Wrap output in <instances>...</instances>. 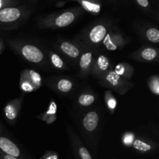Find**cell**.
<instances>
[{
	"label": "cell",
	"mask_w": 159,
	"mask_h": 159,
	"mask_svg": "<svg viewBox=\"0 0 159 159\" xmlns=\"http://www.w3.org/2000/svg\"><path fill=\"white\" fill-rule=\"evenodd\" d=\"M22 54L27 61L34 63H38L43 60V54L37 47L33 45H25L22 48Z\"/></svg>",
	"instance_id": "1"
},
{
	"label": "cell",
	"mask_w": 159,
	"mask_h": 159,
	"mask_svg": "<svg viewBox=\"0 0 159 159\" xmlns=\"http://www.w3.org/2000/svg\"><path fill=\"white\" fill-rule=\"evenodd\" d=\"M0 149L6 155L18 158L20 156V151L19 148L8 138L1 137L0 138Z\"/></svg>",
	"instance_id": "2"
},
{
	"label": "cell",
	"mask_w": 159,
	"mask_h": 159,
	"mask_svg": "<svg viewBox=\"0 0 159 159\" xmlns=\"http://www.w3.org/2000/svg\"><path fill=\"white\" fill-rule=\"evenodd\" d=\"M21 12L17 8L9 7L0 9V22L11 23L16 21L20 17Z\"/></svg>",
	"instance_id": "3"
},
{
	"label": "cell",
	"mask_w": 159,
	"mask_h": 159,
	"mask_svg": "<svg viewBox=\"0 0 159 159\" xmlns=\"http://www.w3.org/2000/svg\"><path fill=\"white\" fill-rule=\"evenodd\" d=\"M99 116L97 113L93 111L87 113L83 119V126L88 131H93L97 127Z\"/></svg>",
	"instance_id": "4"
},
{
	"label": "cell",
	"mask_w": 159,
	"mask_h": 159,
	"mask_svg": "<svg viewBox=\"0 0 159 159\" xmlns=\"http://www.w3.org/2000/svg\"><path fill=\"white\" fill-rule=\"evenodd\" d=\"M107 35V29L102 25H97L91 30L89 34V39L93 43H99L102 41Z\"/></svg>",
	"instance_id": "5"
},
{
	"label": "cell",
	"mask_w": 159,
	"mask_h": 159,
	"mask_svg": "<svg viewBox=\"0 0 159 159\" xmlns=\"http://www.w3.org/2000/svg\"><path fill=\"white\" fill-rule=\"evenodd\" d=\"M75 20V15L71 12H66L57 17L55 20L56 26L59 27H65L71 24Z\"/></svg>",
	"instance_id": "6"
},
{
	"label": "cell",
	"mask_w": 159,
	"mask_h": 159,
	"mask_svg": "<svg viewBox=\"0 0 159 159\" xmlns=\"http://www.w3.org/2000/svg\"><path fill=\"white\" fill-rule=\"evenodd\" d=\"M62 51L71 57H77L79 55V51L74 44L69 42H64L61 45Z\"/></svg>",
	"instance_id": "7"
},
{
	"label": "cell",
	"mask_w": 159,
	"mask_h": 159,
	"mask_svg": "<svg viewBox=\"0 0 159 159\" xmlns=\"http://www.w3.org/2000/svg\"><path fill=\"white\" fill-rule=\"evenodd\" d=\"M57 89L61 92L68 93L72 89V83L71 81L68 80V79H61L57 83Z\"/></svg>",
	"instance_id": "8"
},
{
	"label": "cell",
	"mask_w": 159,
	"mask_h": 159,
	"mask_svg": "<svg viewBox=\"0 0 159 159\" xmlns=\"http://www.w3.org/2000/svg\"><path fill=\"white\" fill-rule=\"evenodd\" d=\"M133 146L136 150L140 151V152H149V151L152 149V147H151L150 144H147V143H144V141H139V140H136V141H134V142L133 144Z\"/></svg>",
	"instance_id": "9"
},
{
	"label": "cell",
	"mask_w": 159,
	"mask_h": 159,
	"mask_svg": "<svg viewBox=\"0 0 159 159\" xmlns=\"http://www.w3.org/2000/svg\"><path fill=\"white\" fill-rule=\"evenodd\" d=\"M141 56L146 61H152L156 57L157 51L153 48H145L143 50Z\"/></svg>",
	"instance_id": "10"
},
{
	"label": "cell",
	"mask_w": 159,
	"mask_h": 159,
	"mask_svg": "<svg viewBox=\"0 0 159 159\" xmlns=\"http://www.w3.org/2000/svg\"><path fill=\"white\" fill-rule=\"evenodd\" d=\"M146 36L150 41L154 43L159 42V31L155 28H150L146 32Z\"/></svg>",
	"instance_id": "11"
},
{
	"label": "cell",
	"mask_w": 159,
	"mask_h": 159,
	"mask_svg": "<svg viewBox=\"0 0 159 159\" xmlns=\"http://www.w3.org/2000/svg\"><path fill=\"white\" fill-rule=\"evenodd\" d=\"M95 98L94 96L89 94H83L79 98V102L80 105L84 106V107H87L89 106L94 102Z\"/></svg>",
	"instance_id": "12"
},
{
	"label": "cell",
	"mask_w": 159,
	"mask_h": 159,
	"mask_svg": "<svg viewBox=\"0 0 159 159\" xmlns=\"http://www.w3.org/2000/svg\"><path fill=\"white\" fill-rule=\"evenodd\" d=\"M91 61H92V53L88 52L84 54L80 59L81 68H83V69L88 68L89 65L90 63H91Z\"/></svg>",
	"instance_id": "13"
},
{
	"label": "cell",
	"mask_w": 159,
	"mask_h": 159,
	"mask_svg": "<svg viewBox=\"0 0 159 159\" xmlns=\"http://www.w3.org/2000/svg\"><path fill=\"white\" fill-rule=\"evenodd\" d=\"M98 65H99V68L102 71H106L107 70V68H109V60L107 59V57H106L105 56L101 55L99 56V59H98Z\"/></svg>",
	"instance_id": "14"
},
{
	"label": "cell",
	"mask_w": 159,
	"mask_h": 159,
	"mask_svg": "<svg viewBox=\"0 0 159 159\" xmlns=\"http://www.w3.org/2000/svg\"><path fill=\"white\" fill-rule=\"evenodd\" d=\"M107 79L111 85H116L118 84V82H119L120 75L117 73L111 71V72L109 73L108 75L107 76Z\"/></svg>",
	"instance_id": "15"
},
{
	"label": "cell",
	"mask_w": 159,
	"mask_h": 159,
	"mask_svg": "<svg viewBox=\"0 0 159 159\" xmlns=\"http://www.w3.org/2000/svg\"><path fill=\"white\" fill-rule=\"evenodd\" d=\"M51 62H52L53 65L57 68H61L64 65L63 61H62L61 58L56 54H54L51 55Z\"/></svg>",
	"instance_id": "16"
},
{
	"label": "cell",
	"mask_w": 159,
	"mask_h": 159,
	"mask_svg": "<svg viewBox=\"0 0 159 159\" xmlns=\"http://www.w3.org/2000/svg\"><path fill=\"white\" fill-rule=\"evenodd\" d=\"M82 5H83L84 8L86 9L87 10L91 11L93 12H99L100 10V7L98 5L92 4V3L88 2H82Z\"/></svg>",
	"instance_id": "17"
},
{
	"label": "cell",
	"mask_w": 159,
	"mask_h": 159,
	"mask_svg": "<svg viewBox=\"0 0 159 159\" xmlns=\"http://www.w3.org/2000/svg\"><path fill=\"white\" fill-rule=\"evenodd\" d=\"M79 155H80L81 159H93L91 157V155L88 152L85 148H80L79 151Z\"/></svg>",
	"instance_id": "18"
},
{
	"label": "cell",
	"mask_w": 159,
	"mask_h": 159,
	"mask_svg": "<svg viewBox=\"0 0 159 159\" xmlns=\"http://www.w3.org/2000/svg\"><path fill=\"white\" fill-rule=\"evenodd\" d=\"M104 43H105V45L107 46V49L108 50H112V51H113V50H116V48H117L116 45H115L114 43H112L109 36H107V37H106L105 40H104Z\"/></svg>",
	"instance_id": "19"
},
{
	"label": "cell",
	"mask_w": 159,
	"mask_h": 159,
	"mask_svg": "<svg viewBox=\"0 0 159 159\" xmlns=\"http://www.w3.org/2000/svg\"><path fill=\"white\" fill-rule=\"evenodd\" d=\"M6 116H8V118H9V119H12V118H14V116H15L16 115V113L15 112H13V109H12V107H11V106H7V107H6Z\"/></svg>",
	"instance_id": "20"
},
{
	"label": "cell",
	"mask_w": 159,
	"mask_h": 159,
	"mask_svg": "<svg viewBox=\"0 0 159 159\" xmlns=\"http://www.w3.org/2000/svg\"><path fill=\"white\" fill-rule=\"evenodd\" d=\"M154 87H152L151 88V89L152 90V92H154V93H155V94H158V81H155V82H152V85H151V86H153Z\"/></svg>",
	"instance_id": "21"
},
{
	"label": "cell",
	"mask_w": 159,
	"mask_h": 159,
	"mask_svg": "<svg viewBox=\"0 0 159 159\" xmlns=\"http://www.w3.org/2000/svg\"><path fill=\"white\" fill-rule=\"evenodd\" d=\"M137 2H138V3L140 5V6L144 8L148 7L149 5L148 0H137Z\"/></svg>",
	"instance_id": "22"
},
{
	"label": "cell",
	"mask_w": 159,
	"mask_h": 159,
	"mask_svg": "<svg viewBox=\"0 0 159 159\" xmlns=\"http://www.w3.org/2000/svg\"><path fill=\"white\" fill-rule=\"evenodd\" d=\"M43 159H57V155L52 154V155H48V156L45 157Z\"/></svg>",
	"instance_id": "23"
},
{
	"label": "cell",
	"mask_w": 159,
	"mask_h": 159,
	"mask_svg": "<svg viewBox=\"0 0 159 159\" xmlns=\"http://www.w3.org/2000/svg\"><path fill=\"white\" fill-rule=\"evenodd\" d=\"M3 159H19V158H16V157H13V156H11V155H5L4 156H3Z\"/></svg>",
	"instance_id": "24"
}]
</instances>
